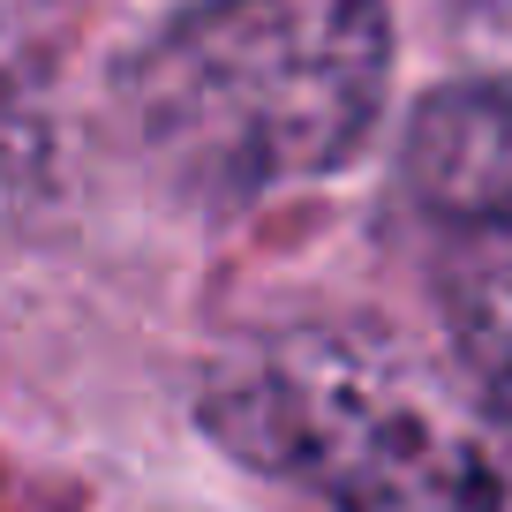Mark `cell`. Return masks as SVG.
Returning <instances> with one entry per match:
<instances>
[{"instance_id":"6da1fadb","label":"cell","mask_w":512,"mask_h":512,"mask_svg":"<svg viewBox=\"0 0 512 512\" xmlns=\"http://www.w3.org/2000/svg\"><path fill=\"white\" fill-rule=\"evenodd\" d=\"M384 76L377 0H204L128 61L121 113L174 196L241 211L347 166Z\"/></svg>"},{"instance_id":"5b68a950","label":"cell","mask_w":512,"mask_h":512,"mask_svg":"<svg viewBox=\"0 0 512 512\" xmlns=\"http://www.w3.org/2000/svg\"><path fill=\"white\" fill-rule=\"evenodd\" d=\"M53 151V113H46V68L38 46L23 38V23L0 0V219L38 189Z\"/></svg>"},{"instance_id":"277c9868","label":"cell","mask_w":512,"mask_h":512,"mask_svg":"<svg viewBox=\"0 0 512 512\" xmlns=\"http://www.w3.org/2000/svg\"><path fill=\"white\" fill-rule=\"evenodd\" d=\"M445 317L475 400L512 430V226L460 234L445 264Z\"/></svg>"},{"instance_id":"3957f363","label":"cell","mask_w":512,"mask_h":512,"mask_svg":"<svg viewBox=\"0 0 512 512\" xmlns=\"http://www.w3.org/2000/svg\"><path fill=\"white\" fill-rule=\"evenodd\" d=\"M407 181L460 234L512 226V91L497 83L437 91L407 136Z\"/></svg>"},{"instance_id":"7a4b0ae2","label":"cell","mask_w":512,"mask_h":512,"mask_svg":"<svg viewBox=\"0 0 512 512\" xmlns=\"http://www.w3.org/2000/svg\"><path fill=\"white\" fill-rule=\"evenodd\" d=\"M211 430L339 512H512V430L362 324H294L211 377Z\"/></svg>"}]
</instances>
